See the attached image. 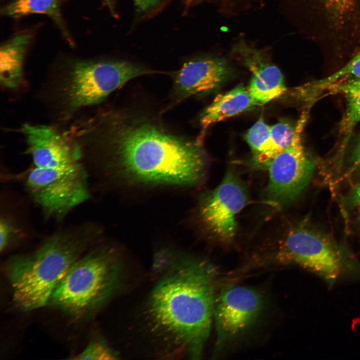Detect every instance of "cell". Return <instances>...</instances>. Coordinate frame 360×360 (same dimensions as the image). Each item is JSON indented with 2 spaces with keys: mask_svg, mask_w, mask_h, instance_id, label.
<instances>
[{
  "mask_svg": "<svg viewBox=\"0 0 360 360\" xmlns=\"http://www.w3.org/2000/svg\"><path fill=\"white\" fill-rule=\"evenodd\" d=\"M216 272L206 260L179 259L168 265L152 288L146 316L168 353L201 356L214 316Z\"/></svg>",
  "mask_w": 360,
  "mask_h": 360,
  "instance_id": "6da1fadb",
  "label": "cell"
},
{
  "mask_svg": "<svg viewBox=\"0 0 360 360\" xmlns=\"http://www.w3.org/2000/svg\"><path fill=\"white\" fill-rule=\"evenodd\" d=\"M96 141L133 178L144 182L190 184L205 165L199 143L172 135L146 122H110Z\"/></svg>",
  "mask_w": 360,
  "mask_h": 360,
  "instance_id": "7a4b0ae2",
  "label": "cell"
},
{
  "mask_svg": "<svg viewBox=\"0 0 360 360\" xmlns=\"http://www.w3.org/2000/svg\"><path fill=\"white\" fill-rule=\"evenodd\" d=\"M92 224L62 230L44 240L34 252L12 256L7 273L13 300L24 310L45 306L73 264L98 238Z\"/></svg>",
  "mask_w": 360,
  "mask_h": 360,
  "instance_id": "3957f363",
  "label": "cell"
},
{
  "mask_svg": "<svg viewBox=\"0 0 360 360\" xmlns=\"http://www.w3.org/2000/svg\"><path fill=\"white\" fill-rule=\"evenodd\" d=\"M121 272L114 252L95 244L71 266L49 302L76 318L89 316L116 292Z\"/></svg>",
  "mask_w": 360,
  "mask_h": 360,
  "instance_id": "277c9868",
  "label": "cell"
},
{
  "mask_svg": "<svg viewBox=\"0 0 360 360\" xmlns=\"http://www.w3.org/2000/svg\"><path fill=\"white\" fill-rule=\"evenodd\" d=\"M148 72L124 61L80 60L72 64L62 96L70 110L96 104L130 80Z\"/></svg>",
  "mask_w": 360,
  "mask_h": 360,
  "instance_id": "5b68a950",
  "label": "cell"
},
{
  "mask_svg": "<svg viewBox=\"0 0 360 360\" xmlns=\"http://www.w3.org/2000/svg\"><path fill=\"white\" fill-rule=\"evenodd\" d=\"M25 186L47 218H62L90 196L88 176L83 166H34L27 174Z\"/></svg>",
  "mask_w": 360,
  "mask_h": 360,
  "instance_id": "8992f818",
  "label": "cell"
},
{
  "mask_svg": "<svg viewBox=\"0 0 360 360\" xmlns=\"http://www.w3.org/2000/svg\"><path fill=\"white\" fill-rule=\"evenodd\" d=\"M265 300L258 290L230 285L216 296L214 316L216 332L215 352L237 342L250 332L264 312Z\"/></svg>",
  "mask_w": 360,
  "mask_h": 360,
  "instance_id": "52a82bcc",
  "label": "cell"
},
{
  "mask_svg": "<svg viewBox=\"0 0 360 360\" xmlns=\"http://www.w3.org/2000/svg\"><path fill=\"white\" fill-rule=\"evenodd\" d=\"M306 116L304 114L298 122L292 145L264 165L269 174L266 195L274 203L282 204L292 202L306 186L312 176L314 164L307 156L301 139Z\"/></svg>",
  "mask_w": 360,
  "mask_h": 360,
  "instance_id": "ba28073f",
  "label": "cell"
},
{
  "mask_svg": "<svg viewBox=\"0 0 360 360\" xmlns=\"http://www.w3.org/2000/svg\"><path fill=\"white\" fill-rule=\"evenodd\" d=\"M281 264H295L328 282L336 280L343 267L336 248L326 238L306 228L293 230L276 254Z\"/></svg>",
  "mask_w": 360,
  "mask_h": 360,
  "instance_id": "9c48e42d",
  "label": "cell"
},
{
  "mask_svg": "<svg viewBox=\"0 0 360 360\" xmlns=\"http://www.w3.org/2000/svg\"><path fill=\"white\" fill-rule=\"evenodd\" d=\"M246 201L244 186L233 172H228L204 200L201 208L202 218L220 240H230L236 232V216Z\"/></svg>",
  "mask_w": 360,
  "mask_h": 360,
  "instance_id": "30bf717a",
  "label": "cell"
},
{
  "mask_svg": "<svg viewBox=\"0 0 360 360\" xmlns=\"http://www.w3.org/2000/svg\"><path fill=\"white\" fill-rule=\"evenodd\" d=\"M20 131L26 137L34 166L72 168L82 165L80 148L52 128L24 124Z\"/></svg>",
  "mask_w": 360,
  "mask_h": 360,
  "instance_id": "8fae6325",
  "label": "cell"
},
{
  "mask_svg": "<svg viewBox=\"0 0 360 360\" xmlns=\"http://www.w3.org/2000/svg\"><path fill=\"white\" fill-rule=\"evenodd\" d=\"M230 75V68L221 59L205 58L189 61L184 64L176 76V90L184 97L204 94L218 88Z\"/></svg>",
  "mask_w": 360,
  "mask_h": 360,
  "instance_id": "7c38bea8",
  "label": "cell"
},
{
  "mask_svg": "<svg viewBox=\"0 0 360 360\" xmlns=\"http://www.w3.org/2000/svg\"><path fill=\"white\" fill-rule=\"evenodd\" d=\"M242 55L252 74L248 92L257 105L264 104L282 95L286 91L283 75L259 52L242 48Z\"/></svg>",
  "mask_w": 360,
  "mask_h": 360,
  "instance_id": "4fadbf2b",
  "label": "cell"
},
{
  "mask_svg": "<svg viewBox=\"0 0 360 360\" xmlns=\"http://www.w3.org/2000/svg\"><path fill=\"white\" fill-rule=\"evenodd\" d=\"M33 36L31 32H20L5 42L0 50V80L6 88H14L22 78L24 58Z\"/></svg>",
  "mask_w": 360,
  "mask_h": 360,
  "instance_id": "5bb4252c",
  "label": "cell"
},
{
  "mask_svg": "<svg viewBox=\"0 0 360 360\" xmlns=\"http://www.w3.org/2000/svg\"><path fill=\"white\" fill-rule=\"evenodd\" d=\"M256 105L248 89L238 86L216 97L201 114L200 126L206 129L212 124L237 115Z\"/></svg>",
  "mask_w": 360,
  "mask_h": 360,
  "instance_id": "9a60e30c",
  "label": "cell"
},
{
  "mask_svg": "<svg viewBox=\"0 0 360 360\" xmlns=\"http://www.w3.org/2000/svg\"><path fill=\"white\" fill-rule=\"evenodd\" d=\"M62 0H14L2 6L0 12L2 16L13 18L32 14H44L56 24L68 44L74 46V40L62 14Z\"/></svg>",
  "mask_w": 360,
  "mask_h": 360,
  "instance_id": "2e32d148",
  "label": "cell"
},
{
  "mask_svg": "<svg viewBox=\"0 0 360 360\" xmlns=\"http://www.w3.org/2000/svg\"><path fill=\"white\" fill-rule=\"evenodd\" d=\"M332 92L342 94L346 108L340 124V132L348 136L360 122V79L348 81L332 88Z\"/></svg>",
  "mask_w": 360,
  "mask_h": 360,
  "instance_id": "e0dca14e",
  "label": "cell"
},
{
  "mask_svg": "<svg viewBox=\"0 0 360 360\" xmlns=\"http://www.w3.org/2000/svg\"><path fill=\"white\" fill-rule=\"evenodd\" d=\"M244 139L250 147L257 164L264 166L277 154L271 138L270 126L264 122L262 117L260 118L248 130Z\"/></svg>",
  "mask_w": 360,
  "mask_h": 360,
  "instance_id": "ac0fdd59",
  "label": "cell"
},
{
  "mask_svg": "<svg viewBox=\"0 0 360 360\" xmlns=\"http://www.w3.org/2000/svg\"><path fill=\"white\" fill-rule=\"evenodd\" d=\"M270 136L276 154L290 147L296 132L294 127L288 121L282 120L270 126Z\"/></svg>",
  "mask_w": 360,
  "mask_h": 360,
  "instance_id": "d6986e66",
  "label": "cell"
},
{
  "mask_svg": "<svg viewBox=\"0 0 360 360\" xmlns=\"http://www.w3.org/2000/svg\"><path fill=\"white\" fill-rule=\"evenodd\" d=\"M114 352L104 342L95 340L91 342L81 352L71 359L76 360H115L117 358Z\"/></svg>",
  "mask_w": 360,
  "mask_h": 360,
  "instance_id": "ffe728a7",
  "label": "cell"
},
{
  "mask_svg": "<svg viewBox=\"0 0 360 360\" xmlns=\"http://www.w3.org/2000/svg\"><path fill=\"white\" fill-rule=\"evenodd\" d=\"M22 232L15 222L8 216H1L0 220V250H5L22 238Z\"/></svg>",
  "mask_w": 360,
  "mask_h": 360,
  "instance_id": "44dd1931",
  "label": "cell"
},
{
  "mask_svg": "<svg viewBox=\"0 0 360 360\" xmlns=\"http://www.w3.org/2000/svg\"><path fill=\"white\" fill-rule=\"evenodd\" d=\"M325 6L334 14L347 12L353 6L354 0H320Z\"/></svg>",
  "mask_w": 360,
  "mask_h": 360,
  "instance_id": "7402d4cb",
  "label": "cell"
},
{
  "mask_svg": "<svg viewBox=\"0 0 360 360\" xmlns=\"http://www.w3.org/2000/svg\"><path fill=\"white\" fill-rule=\"evenodd\" d=\"M138 9L144 11L154 6L159 0H134Z\"/></svg>",
  "mask_w": 360,
  "mask_h": 360,
  "instance_id": "603a6c76",
  "label": "cell"
},
{
  "mask_svg": "<svg viewBox=\"0 0 360 360\" xmlns=\"http://www.w3.org/2000/svg\"><path fill=\"white\" fill-rule=\"evenodd\" d=\"M352 196V200L358 207L360 213V184L354 188Z\"/></svg>",
  "mask_w": 360,
  "mask_h": 360,
  "instance_id": "cb8c5ba5",
  "label": "cell"
},
{
  "mask_svg": "<svg viewBox=\"0 0 360 360\" xmlns=\"http://www.w3.org/2000/svg\"><path fill=\"white\" fill-rule=\"evenodd\" d=\"M354 160L356 164L360 165V138L354 152Z\"/></svg>",
  "mask_w": 360,
  "mask_h": 360,
  "instance_id": "d4e9b609",
  "label": "cell"
},
{
  "mask_svg": "<svg viewBox=\"0 0 360 360\" xmlns=\"http://www.w3.org/2000/svg\"><path fill=\"white\" fill-rule=\"evenodd\" d=\"M104 4L107 6L110 10L112 14L114 13L113 6L112 0H103Z\"/></svg>",
  "mask_w": 360,
  "mask_h": 360,
  "instance_id": "484cf974",
  "label": "cell"
}]
</instances>
